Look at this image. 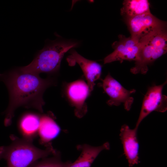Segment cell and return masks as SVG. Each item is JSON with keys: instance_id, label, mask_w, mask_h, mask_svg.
Segmentation results:
<instances>
[{"instance_id": "cell-15", "label": "cell", "mask_w": 167, "mask_h": 167, "mask_svg": "<svg viewBox=\"0 0 167 167\" xmlns=\"http://www.w3.org/2000/svg\"><path fill=\"white\" fill-rule=\"evenodd\" d=\"M122 4L121 13L126 18L150 12L147 0H125Z\"/></svg>"}, {"instance_id": "cell-16", "label": "cell", "mask_w": 167, "mask_h": 167, "mask_svg": "<svg viewBox=\"0 0 167 167\" xmlns=\"http://www.w3.org/2000/svg\"><path fill=\"white\" fill-rule=\"evenodd\" d=\"M70 163L62 162L60 153L57 152L51 158H44L40 161H36L28 167H67Z\"/></svg>"}, {"instance_id": "cell-13", "label": "cell", "mask_w": 167, "mask_h": 167, "mask_svg": "<svg viewBox=\"0 0 167 167\" xmlns=\"http://www.w3.org/2000/svg\"><path fill=\"white\" fill-rule=\"evenodd\" d=\"M41 115L28 113L21 117L19 122L18 126L23 138L32 141L38 134Z\"/></svg>"}, {"instance_id": "cell-3", "label": "cell", "mask_w": 167, "mask_h": 167, "mask_svg": "<svg viewBox=\"0 0 167 167\" xmlns=\"http://www.w3.org/2000/svg\"><path fill=\"white\" fill-rule=\"evenodd\" d=\"M11 143L0 147V159L6 161L7 167H28L41 158L56 153L50 145L45 150L34 146L32 141L11 136Z\"/></svg>"}, {"instance_id": "cell-8", "label": "cell", "mask_w": 167, "mask_h": 167, "mask_svg": "<svg viewBox=\"0 0 167 167\" xmlns=\"http://www.w3.org/2000/svg\"><path fill=\"white\" fill-rule=\"evenodd\" d=\"M166 81L159 85L148 88L143 100L142 105L135 127L138 128L142 121L153 111L164 112L167 109V97L162 94Z\"/></svg>"}, {"instance_id": "cell-9", "label": "cell", "mask_w": 167, "mask_h": 167, "mask_svg": "<svg viewBox=\"0 0 167 167\" xmlns=\"http://www.w3.org/2000/svg\"><path fill=\"white\" fill-rule=\"evenodd\" d=\"M126 19L130 36L139 40L153 30L166 25L165 22L157 18L151 12Z\"/></svg>"}, {"instance_id": "cell-4", "label": "cell", "mask_w": 167, "mask_h": 167, "mask_svg": "<svg viewBox=\"0 0 167 167\" xmlns=\"http://www.w3.org/2000/svg\"><path fill=\"white\" fill-rule=\"evenodd\" d=\"M139 41L141 46L138 58L131 71L135 74H145L148 71V66L167 52L166 25L151 32Z\"/></svg>"}, {"instance_id": "cell-6", "label": "cell", "mask_w": 167, "mask_h": 167, "mask_svg": "<svg viewBox=\"0 0 167 167\" xmlns=\"http://www.w3.org/2000/svg\"><path fill=\"white\" fill-rule=\"evenodd\" d=\"M118 41L113 42L114 51L104 59V64L115 61H134L137 59L141 46L139 40L120 35Z\"/></svg>"}, {"instance_id": "cell-11", "label": "cell", "mask_w": 167, "mask_h": 167, "mask_svg": "<svg viewBox=\"0 0 167 167\" xmlns=\"http://www.w3.org/2000/svg\"><path fill=\"white\" fill-rule=\"evenodd\" d=\"M138 128H130L127 125H122L119 136L123 145L124 154L129 167L139 163V145L137 137Z\"/></svg>"}, {"instance_id": "cell-10", "label": "cell", "mask_w": 167, "mask_h": 167, "mask_svg": "<svg viewBox=\"0 0 167 167\" xmlns=\"http://www.w3.org/2000/svg\"><path fill=\"white\" fill-rule=\"evenodd\" d=\"M67 61L71 65L77 63L81 68L91 92L93 90L95 82L101 75V66L96 62L87 59L79 54L73 48L71 49Z\"/></svg>"}, {"instance_id": "cell-12", "label": "cell", "mask_w": 167, "mask_h": 167, "mask_svg": "<svg viewBox=\"0 0 167 167\" xmlns=\"http://www.w3.org/2000/svg\"><path fill=\"white\" fill-rule=\"evenodd\" d=\"M77 148L81 151L80 155L76 161L70 163L67 167H90L101 152L109 149L110 145L108 142L97 147L84 144L78 146Z\"/></svg>"}, {"instance_id": "cell-7", "label": "cell", "mask_w": 167, "mask_h": 167, "mask_svg": "<svg viewBox=\"0 0 167 167\" xmlns=\"http://www.w3.org/2000/svg\"><path fill=\"white\" fill-rule=\"evenodd\" d=\"M101 86L109 97L107 103L109 106H118L123 103L125 109L129 111L133 102L131 95L136 90H128L123 87L109 73L102 80Z\"/></svg>"}, {"instance_id": "cell-1", "label": "cell", "mask_w": 167, "mask_h": 167, "mask_svg": "<svg viewBox=\"0 0 167 167\" xmlns=\"http://www.w3.org/2000/svg\"><path fill=\"white\" fill-rule=\"evenodd\" d=\"M0 80L5 84L9 94V105L4 112L6 126L11 125L15 111L20 107L34 108L43 113V94L56 83L52 78L43 79L39 75L23 71L19 67L0 74Z\"/></svg>"}, {"instance_id": "cell-2", "label": "cell", "mask_w": 167, "mask_h": 167, "mask_svg": "<svg viewBox=\"0 0 167 167\" xmlns=\"http://www.w3.org/2000/svg\"><path fill=\"white\" fill-rule=\"evenodd\" d=\"M54 41H46L44 47L40 50L28 65L19 67L21 71L39 75L41 73L53 74L59 70L62 59L70 49L78 46L79 43L65 40L59 36Z\"/></svg>"}, {"instance_id": "cell-5", "label": "cell", "mask_w": 167, "mask_h": 167, "mask_svg": "<svg viewBox=\"0 0 167 167\" xmlns=\"http://www.w3.org/2000/svg\"><path fill=\"white\" fill-rule=\"evenodd\" d=\"M63 92L66 100L74 107L75 115L79 118L84 116L87 111L85 101L91 92L87 83L80 79L64 83Z\"/></svg>"}, {"instance_id": "cell-14", "label": "cell", "mask_w": 167, "mask_h": 167, "mask_svg": "<svg viewBox=\"0 0 167 167\" xmlns=\"http://www.w3.org/2000/svg\"><path fill=\"white\" fill-rule=\"evenodd\" d=\"M60 131V129L51 115H41L38 134L41 141L43 143H47L55 138Z\"/></svg>"}]
</instances>
